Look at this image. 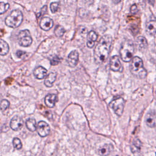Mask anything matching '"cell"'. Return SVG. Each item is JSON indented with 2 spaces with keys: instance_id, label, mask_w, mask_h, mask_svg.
I'll list each match as a JSON object with an SVG mask.
<instances>
[{
  "instance_id": "cell-1",
  "label": "cell",
  "mask_w": 156,
  "mask_h": 156,
  "mask_svg": "<svg viewBox=\"0 0 156 156\" xmlns=\"http://www.w3.org/2000/svg\"><path fill=\"white\" fill-rule=\"evenodd\" d=\"M112 41V37L110 35H104L100 39L94 51V59L96 63H102L107 60L111 49Z\"/></svg>"
},
{
  "instance_id": "cell-2",
  "label": "cell",
  "mask_w": 156,
  "mask_h": 156,
  "mask_svg": "<svg viewBox=\"0 0 156 156\" xmlns=\"http://www.w3.org/2000/svg\"><path fill=\"white\" fill-rule=\"evenodd\" d=\"M132 62L130 64V71L131 73L138 79H144L147 75V71L143 66L142 59L135 56L131 59Z\"/></svg>"
},
{
  "instance_id": "cell-3",
  "label": "cell",
  "mask_w": 156,
  "mask_h": 156,
  "mask_svg": "<svg viewBox=\"0 0 156 156\" xmlns=\"http://www.w3.org/2000/svg\"><path fill=\"white\" fill-rule=\"evenodd\" d=\"M135 51V45L133 41L126 40L122 42L120 49V55L125 62H129L132 58Z\"/></svg>"
},
{
  "instance_id": "cell-4",
  "label": "cell",
  "mask_w": 156,
  "mask_h": 156,
  "mask_svg": "<svg viewBox=\"0 0 156 156\" xmlns=\"http://www.w3.org/2000/svg\"><path fill=\"white\" fill-rule=\"evenodd\" d=\"M23 15L20 10H13L5 18V24L12 28H16L18 27L23 21Z\"/></svg>"
},
{
  "instance_id": "cell-5",
  "label": "cell",
  "mask_w": 156,
  "mask_h": 156,
  "mask_svg": "<svg viewBox=\"0 0 156 156\" xmlns=\"http://www.w3.org/2000/svg\"><path fill=\"white\" fill-rule=\"evenodd\" d=\"M18 44L23 47H28L32 43V38L29 30L24 29L20 31L18 35Z\"/></svg>"
},
{
  "instance_id": "cell-6",
  "label": "cell",
  "mask_w": 156,
  "mask_h": 156,
  "mask_svg": "<svg viewBox=\"0 0 156 156\" xmlns=\"http://www.w3.org/2000/svg\"><path fill=\"white\" fill-rule=\"evenodd\" d=\"M124 105L125 101L122 98H115L109 104V106L110 107V108L113 109L115 114L117 115L118 116H121L122 115L124 111Z\"/></svg>"
},
{
  "instance_id": "cell-7",
  "label": "cell",
  "mask_w": 156,
  "mask_h": 156,
  "mask_svg": "<svg viewBox=\"0 0 156 156\" xmlns=\"http://www.w3.org/2000/svg\"><path fill=\"white\" fill-rule=\"evenodd\" d=\"M38 135L41 137L46 136L50 132V127L47 122L43 121H40L37 126V129Z\"/></svg>"
},
{
  "instance_id": "cell-8",
  "label": "cell",
  "mask_w": 156,
  "mask_h": 156,
  "mask_svg": "<svg viewBox=\"0 0 156 156\" xmlns=\"http://www.w3.org/2000/svg\"><path fill=\"white\" fill-rule=\"evenodd\" d=\"M23 120L21 117L18 116H15L10 121V127L13 130L18 131L23 127Z\"/></svg>"
},
{
  "instance_id": "cell-9",
  "label": "cell",
  "mask_w": 156,
  "mask_h": 156,
  "mask_svg": "<svg viewBox=\"0 0 156 156\" xmlns=\"http://www.w3.org/2000/svg\"><path fill=\"white\" fill-rule=\"evenodd\" d=\"M79 60V53L76 50L72 51L68 56L67 62L70 67H75Z\"/></svg>"
},
{
  "instance_id": "cell-10",
  "label": "cell",
  "mask_w": 156,
  "mask_h": 156,
  "mask_svg": "<svg viewBox=\"0 0 156 156\" xmlns=\"http://www.w3.org/2000/svg\"><path fill=\"white\" fill-rule=\"evenodd\" d=\"M53 20L51 18L48 16L43 17L40 22V26L41 29L46 31L49 30L50 29H51L53 26Z\"/></svg>"
},
{
  "instance_id": "cell-11",
  "label": "cell",
  "mask_w": 156,
  "mask_h": 156,
  "mask_svg": "<svg viewBox=\"0 0 156 156\" xmlns=\"http://www.w3.org/2000/svg\"><path fill=\"white\" fill-rule=\"evenodd\" d=\"M110 69L113 71H119L121 68V64L118 55L113 56L110 61Z\"/></svg>"
},
{
  "instance_id": "cell-12",
  "label": "cell",
  "mask_w": 156,
  "mask_h": 156,
  "mask_svg": "<svg viewBox=\"0 0 156 156\" xmlns=\"http://www.w3.org/2000/svg\"><path fill=\"white\" fill-rule=\"evenodd\" d=\"M145 122L149 127H154L155 126V112L154 110L150 111L146 114Z\"/></svg>"
},
{
  "instance_id": "cell-13",
  "label": "cell",
  "mask_w": 156,
  "mask_h": 156,
  "mask_svg": "<svg viewBox=\"0 0 156 156\" xmlns=\"http://www.w3.org/2000/svg\"><path fill=\"white\" fill-rule=\"evenodd\" d=\"M58 101L57 96L55 94L51 93L48 94L44 98V102L46 106H48L49 108H52L54 107L55 103Z\"/></svg>"
},
{
  "instance_id": "cell-14",
  "label": "cell",
  "mask_w": 156,
  "mask_h": 156,
  "mask_svg": "<svg viewBox=\"0 0 156 156\" xmlns=\"http://www.w3.org/2000/svg\"><path fill=\"white\" fill-rule=\"evenodd\" d=\"M136 45L140 51H144L147 48V42L146 39L143 36H139L136 39Z\"/></svg>"
},
{
  "instance_id": "cell-15",
  "label": "cell",
  "mask_w": 156,
  "mask_h": 156,
  "mask_svg": "<svg viewBox=\"0 0 156 156\" xmlns=\"http://www.w3.org/2000/svg\"><path fill=\"white\" fill-rule=\"evenodd\" d=\"M98 38V35L94 30H91L88 34L87 44L89 48H92Z\"/></svg>"
},
{
  "instance_id": "cell-16",
  "label": "cell",
  "mask_w": 156,
  "mask_h": 156,
  "mask_svg": "<svg viewBox=\"0 0 156 156\" xmlns=\"http://www.w3.org/2000/svg\"><path fill=\"white\" fill-rule=\"evenodd\" d=\"M34 75L37 79H42L46 76L47 69L41 66H38L34 69Z\"/></svg>"
},
{
  "instance_id": "cell-17",
  "label": "cell",
  "mask_w": 156,
  "mask_h": 156,
  "mask_svg": "<svg viewBox=\"0 0 156 156\" xmlns=\"http://www.w3.org/2000/svg\"><path fill=\"white\" fill-rule=\"evenodd\" d=\"M57 74L55 72H51L48 74L44 79V85L48 87H52L54 82L56 80Z\"/></svg>"
},
{
  "instance_id": "cell-18",
  "label": "cell",
  "mask_w": 156,
  "mask_h": 156,
  "mask_svg": "<svg viewBox=\"0 0 156 156\" xmlns=\"http://www.w3.org/2000/svg\"><path fill=\"white\" fill-rule=\"evenodd\" d=\"M113 150V145L110 144H105L98 149V153L101 155H107L110 154V153L112 152Z\"/></svg>"
},
{
  "instance_id": "cell-19",
  "label": "cell",
  "mask_w": 156,
  "mask_h": 156,
  "mask_svg": "<svg viewBox=\"0 0 156 156\" xmlns=\"http://www.w3.org/2000/svg\"><path fill=\"white\" fill-rule=\"evenodd\" d=\"M156 23L155 20L149 21L146 23V31L149 35L152 36H154L155 34V29H156Z\"/></svg>"
},
{
  "instance_id": "cell-20",
  "label": "cell",
  "mask_w": 156,
  "mask_h": 156,
  "mask_svg": "<svg viewBox=\"0 0 156 156\" xmlns=\"http://www.w3.org/2000/svg\"><path fill=\"white\" fill-rule=\"evenodd\" d=\"M9 52V44L2 39H0V55H5Z\"/></svg>"
},
{
  "instance_id": "cell-21",
  "label": "cell",
  "mask_w": 156,
  "mask_h": 156,
  "mask_svg": "<svg viewBox=\"0 0 156 156\" xmlns=\"http://www.w3.org/2000/svg\"><path fill=\"white\" fill-rule=\"evenodd\" d=\"M26 126L28 130L31 132H34L37 129V123L36 121L34 118H29L26 121Z\"/></svg>"
},
{
  "instance_id": "cell-22",
  "label": "cell",
  "mask_w": 156,
  "mask_h": 156,
  "mask_svg": "<svg viewBox=\"0 0 156 156\" xmlns=\"http://www.w3.org/2000/svg\"><path fill=\"white\" fill-rule=\"evenodd\" d=\"M141 147V141L139 139H136L133 141L130 148L133 153H136L140 151Z\"/></svg>"
},
{
  "instance_id": "cell-23",
  "label": "cell",
  "mask_w": 156,
  "mask_h": 156,
  "mask_svg": "<svg viewBox=\"0 0 156 156\" xmlns=\"http://www.w3.org/2000/svg\"><path fill=\"white\" fill-rule=\"evenodd\" d=\"M65 30L62 26L57 25L55 27L54 34L57 37H62L63 35V34H65Z\"/></svg>"
},
{
  "instance_id": "cell-24",
  "label": "cell",
  "mask_w": 156,
  "mask_h": 156,
  "mask_svg": "<svg viewBox=\"0 0 156 156\" xmlns=\"http://www.w3.org/2000/svg\"><path fill=\"white\" fill-rule=\"evenodd\" d=\"M10 106V102L7 99H2L0 103V109L1 111L4 112L7 110Z\"/></svg>"
},
{
  "instance_id": "cell-25",
  "label": "cell",
  "mask_w": 156,
  "mask_h": 156,
  "mask_svg": "<svg viewBox=\"0 0 156 156\" xmlns=\"http://www.w3.org/2000/svg\"><path fill=\"white\" fill-rule=\"evenodd\" d=\"M9 4L4 2H0V15L4 13L9 9Z\"/></svg>"
},
{
  "instance_id": "cell-26",
  "label": "cell",
  "mask_w": 156,
  "mask_h": 156,
  "mask_svg": "<svg viewBox=\"0 0 156 156\" xmlns=\"http://www.w3.org/2000/svg\"><path fill=\"white\" fill-rule=\"evenodd\" d=\"M12 143H13V146L15 149H20L22 148V143L21 142V140L18 138L17 137L14 138L13 139Z\"/></svg>"
},
{
  "instance_id": "cell-27",
  "label": "cell",
  "mask_w": 156,
  "mask_h": 156,
  "mask_svg": "<svg viewBox=\"0 0 156 156\" xmlns=\"http://www.w3.org/2000/svg\"><path fill=\"white\" fill-rule=\"evenodd\" d=\"M50 9L52 13H56L59 10V4L57 2H52L50 4Z\"/></svg>"
},
{
  "instance_id": "cell-28",
  "label": "cell",
  "mask_w": 156,
  "mask_h": 156,
  "mask_svg": "<svg viewBox=\"0 0 156 156\" xmlns=\"http://www.w3.org/2000/svg\"><path fill=\"white\" fill-rule=\"evenodd\" d=\"M61 61V58L57 55H54L51 58H50V63L51 65H57Z\"/></svg>"
},
{
  "instance_id": "cell-29",
  "label": "cell",
  "mask_w": 156,
  "mask_h": 156,
  "mask_svg": "<svg viewBox=\"0 0 156 156\" xmlns=\"http://www.w3.org/2000/svg\"><path fill=\"white\" fill-rule=\"evenodd\" d=\"M46 10H47V6H46V5L43 6V7L41 9L40 12L37 13V18H40L41 16H43V15L46 13Z\"/></svg>"
},
{
  "instance_id": "cell-30",
  "label": "cell",
  "mask_w": 156,
  "mask_h": 156,
  "mask_svg": "<svg viewBox=\"0 0 156 156\" xmlns=\"http://www.w3.org/2000/svg\"><path fill=\"white\" fill-rule=\"evenodd\" d=\"M16 54V56L20 58H23L26 55V52L23 51H20V50L18 51Z\"/></svg>"
},
{
  "instance_id": "cell-31",
  "label": "cell",
  "mask_w": 156,
  "mask_h": 156,
  "mask_svg": "<svg viewBox=\"0 0 156 156\" xmlns=\"http://www.w3.org/2000/svg\"><path fill=\"white\" fill-rule=\"evenodd\" d=\"M130 11L131 13H132V14H135V13H136L138 11L136 5V4L132 5L131 6V7H130Z\"/></svg>"
},
{
  "instance_id": "cell-32",
  "label": "cell",
  "mask_w": 156,
  "mask_h": 156,
  "mask_svg": "<svg viewBox=\"0 0 156 156\" xmlns=\"http://www.w3.org/2000/svg\"><path fill=\"white\" fill-rule=\"evenodd\" d=\"M149 2L152 5H154V2H155V0H149Z\"/></svg>"
},
{
  "instance_id": "cell-33",
  "label": "cell",
  "mask_w": 156,
  "mask_h": 156,
  "mask_svg": "<svg viewBox=\"0 0 156 156\" xmlns=\"http://www.w3.org/2000/svg\"><path fill=\"white\" fill-rule=\"evenodd\" d=\"M120 1L121 0H113V2H115V3H118V2H120Z\"/></svg>"
},
{
  "instance_id": "cell-34",
  "label": "cell",
  "mask_w": 156,
  "mask_h": 156,
  "mask_svg": "<svg viewBox=\"0 0 156 156\" xmlns=\"http://www.w3.org/2000/svg\"><path fill=\"white\" fill-rule=\"evenodd\" d=\"M1 130L0 129V133H1Z\"/></svg>"
}]
</instances>
